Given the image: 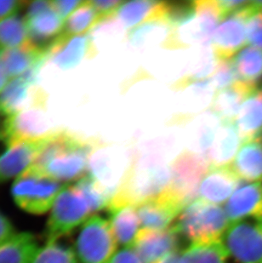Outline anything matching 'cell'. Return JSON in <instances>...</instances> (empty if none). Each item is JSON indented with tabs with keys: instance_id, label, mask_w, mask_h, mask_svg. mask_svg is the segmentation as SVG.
Returning a JSON list of instances; mask_svg holds the SVG:
<instances>
[{
	"instance_id": "obj_1",
	"label": "cell",
	"mask_w": 262,
	"mask_h": 263,
	"mask_svg": "<svg viewBox=\"0 0 262 263\" xmlns=\"http://www.w3.org/2000/svg\"><path fill=\"white\" fill-rule=\"evenodd\" d=\"M132 162L126 178L109 203V212L136 207L163 194L171 182V165L164 151L157 144L131 149Z\"/></svg>"
},
{
	"instance_id": "obj_2",
	"label": "cell",
	"mask_w": 262,
	"mask_h": 263,
	"mask_svg": "<svg viewBox=\"0 0 262 263\" xmlns=\"http://www.w3.org/2000/svg\"><path fill=\"white\" fill-rule=\"evenodd\" d=\"M99 142L67 129H57L30 167L62 184L78 181L88 175L89 158Z\"/></svg>"
},
{
	"instance_id": "obj_3",
	"label": "cell",
	"mask_w": 262,
	"mask_h": 263,
	"mask_svg": "<svg viewBox=\"0 0 262 263\" xmlns=\"http://www.w3.org/2000/svg\"><path fill=\"white\" fill-rule=\"evenodd\" d=\"M175 225L191 243H209L221 240L230 222L225 209L197 199L185 206Z\"/></svg>"
},
{
	"instance_id": "obj_4",
	"label": "cell",
	"mask_w": 262,
	"mask_h": 263,
	"mask_svg": "<svg viewBox=\"0 0 262 263\" xmlns=\"http://www.w3.org/2000/svg\"><path fill=\"white\" fill-rule=\"evenodd\" d=\"M67 184L54 181L29 167L15 179L11 195L22 210L33 215L50 211L57 196Z\"/></svg>"
},
{
	"instance_id": "obj_5",
	"label": "cell",
	"mask_w": 262,
	"mask_h": 263,
	"mask_svg": "<svg viewBox=\"0 0 262 263\" xmlns=\"http://www.w3.org/2000/svg\"><path fill=\"white\" fill-rule=\"evenodd\" d=\"M45 229L46 243H55L80 225H84L92 212L74 185H67L57 196Z\"/></svg>"
},
{
	"instance_id": "obj_6",
	"label": "cell",
	"mask_w": 262,
	"mask_h": 263,
	"mask_svg": "<svg viewBox=\"0 0 262 263\" xmlns=\"http://www.w3.org/2000/svg\"><path fill=\"white\" fill-rule=\"evenodd\" d=\"M131 162V149L125 153L118 146L100 141L89 158L88 174L111 199L124 183Z\"/></svg>"
},
{
	"instance_id": "obj_7",
	"label": "cell",
	"mask_w": 262,
	"mask_h": 263,
	"mask_svg": "<svg viewBox=\"0 0 262 263\" xmlns=\"http://www.w3.org/2000/svg\"><path fill=\"white\" fill-rule=\"evenodd\" d=\"M44 96L39 92L14 115L5 118L1 133L6 146L28 140L50 137L57 129H50L44 115Z\"/></svg>"
},
{
	"instance_id": "obj_8",
	"label": "cell",
	"mask_w": 262,
	"mask_h": 263,
	"mask_svg": "<svg viewBox=\"0 0 262 263\" xmlns=\"http://www.w3.org/2000/svg\"><path fill=\"white\" fill-rule=\"evenodd\" d=\"M116 238L109 221L90 216L82 226L76 243L79 263H111L117 250Z\"/></svg>"
},
{
	"instance_id": "obj_9",
	"label": "cell",
	"mask_w": 262,
	"mask_h": 263,
	"mask_svg": "<svg viewBox=\"0 0 262 263\" xmlns=\"http://www.w3.org/2000/svg\"><path fill=\"white\" fill-rule=\"evenodd\" d=\"M210 168L208 159L195 152L186 150L172 161L168 190L185 205L195 200L201 181Z\"/></svg>"
},
{
	"instance_id": "obj_10",
	"label": "cell",
	"mask_w": 262,
	"mask_h": 263,
	"mask_svg": "<svg viewBox=\"0 0 262 263\" xmlns=\"http://www.w3.org/2000/svg\"><path fill=\"white\" fill-rule=\"evenodd\" d=\"M221 243L235 263H262V221L232 222Z\"/></svg>"
},
{
	"instance_id": "obj_11",
	"label": "cell",
	"mask_w": 262,
	"mask_h": 263,
	"mask_svg": "<svg viewBox=\"0 0 262 263\" xmlns=\"http://www.w3.org/2000/svg\"><path fill=\"white\" fill-rule=\"evenodd\" d=\"M256 11L250 1L245 7L223 18L211 40L213 52L218 60H230L246 46L248 21Z\"/></svg>"
},
{
	"instance_id": "obj_12",
	"label": "cell",
	"mask_w": 262,
	"mask_h": 263,
	"mask_svg": "<svg viewBox=\"0 0 262 263\" xmlns=\"http://www.w3.org/2000/svg\"><path fill=\"white\" fill-rule=\"evenodd\" d=\"M185 206L166 189L159 196L144 202L136 208L142 229L163 230L171 228Z\"/></svg>"
},
{
	"instance_id": "obj_13",
	"label": "cell",
	"mask_w": 262,
	"mask_h": 263,
	"mask_svg": "<svg viewBox=\"0 0 262 263\" xmlns=\"http://www.w3.org/2000/svg\"><path fill=\"white\" fill-rule=\"evenodd\" d=\"M180 235L175 224L163 230L141 229L133 249L143 263H158L169 254L178 251Z\"/></svg>"
},
{
	"instance_id": "obj_14",
	"label": "cell",
	"mask_w": 262,
	"mask_h": 263,
	"mask_svg": "<svg viewBox=\"0 0 262 263\" xmlns=\"http://www.w3.org/2000/svg\"><path fill=\"white\" fill-rule=\"evenodd\" d=\"M49 137L28 140L6 146L7 148L0 153V183L17 178L27 171L42 151Z\"/></svg>"
},
{
	"instance_id": "obj_15",
	"label": "cell",
	"mask_w": 262,
	"mask_h": 263,
	"mask_svg": "<svg viewBox=\"0 0 262 263\" xmlns=\"http://www.w3.org/2000/svg\"><path fill=\"white\" fill-rule=\"evenodd\" d=\"M241 181L231 166L210 167L201 181L198 199L217 205L224 204L241 186Z\"/></svg>"
},
{
	"instance_id": "obj_16",
	"label": "cell",
	"mask_w": 262,
	"mask_h": 263,
	"mask_svg": "<svg viewBox=\"0 0 262 263\" xmlns=\"http://www.w3.org/2000/svg\"><path fill=\"white\" fill-rule=\"evenodd\" d=\"M95 55L94 43L88 33L67 39L58 37L49 50V57L53 63L62 70L74 68L83 60Z\"/></svg>"
},
{
	"instance_id": "obj_17",
	"label": "cell",
	"mask_w": 262,
	"mask_h": 263,
	"mask_svg": "<svg viewBox=\"0 0 262 263\" xmlns=\"http://www.w3.org/2000/svg\"><path fill=\"white\" fill-rule=\"evenodd\" d=\"M224 209L230 223L244 220L262 221V182L240 186Z\"/></svg>"
},
{
	"instance_id": "obj_18",
	"label": "cell",
	"mask_w": 262,
	"mask_h": 263,
	"mask_svg": "<svg viewBox=\"0 0 262 263\" xmlns=\"http://www.w3.org/2000/svg\"><path fill=\"white\" fill-rule=\"evenodd\" d=\"M50 48L41 47L28 41L18 47L3 50V62L10 80L21 77L35 67H42L49 57Z\"/></svg>"
},
{
	"instance_id": "obj_19",
	"label": "cell",
	"mask_w": 262,
	"mask_h": 263,
	"mask_svg": "<svg viewBox=\"0 0 262 263\" xmlns=\"http://www.w3.org/2000/svg\"><path fill=\"white\" fill-rule=\"evenodd\" d=\"M257 86L240 80L226 89L215 92L210 105V112L220 121L234 122L242 104Z\"/></svg>"
},
{
	"instance_id": "obj_20",
	"label": "cell",
	"mask_w": 262,
	"mask_h": 263,
	"mask_svg": "<svg viewBox=\"0 0 262 263\" xmlns=\"http://www.w3.org/2000/svg\"><path fill=\"white\" fill-rule=\"evenodd\" d=\"M242 142L233 122L220 121L207 156L210 167L230 166Z\"/></svg>"
},
{
	"instance_id": "obj_21",
	"label": "cell",
	"mask_w": 262,
	"mask_h": 263,
	"mask_svg": "<svg viewBox=\"0 0 262 263\" xmlns=\"http://www.w3.org/2000/svg\"><path fill=\"white\" fill-rule=\"evenodd\" d=\"M40 67H35L8 83L0 94V115L8 117L18 112L27 104L30 99V89L36 83Z\"/></svg>"
},
{
	"instance_id": "obj_22",
	"label": "cell",
	"mask_w": 262,
	"mask_h": 263,
	"mask_svg": "<svg viewBox=\"0 0 262 263\" xmlns=\"http://www.w3.org/2000/svg\"><path fill=\"white\" fill-rule=\"evenodd\" d=\"M230 166L241 181L262 182V139L242 142Z\"/></svg>"
},
{
	"instance_id": "obj_23",
	"label": "cell",
	"mask_w": 262,
	"mask_h": 263,
	"mask_svg": "<svg viewBox=\"0 0 262 263\" xmlns=\"http://www.w3.org/2000/svg\"><path fill=\"white\" fill-rule=\"evenodd\" d=\"M234 124L242 142L262 139V89H255L245 101Z\"/></svg>"
},
{
	"instance_id": "obj_24",
	"label": "cell",
	"mask_w": 262,
	"mask_h": 263,
	"mask_svg": "<svg viewBox=\"0 0 262 263\" xmlns=\"http://www.w3.org/2000/svg\"><path fill=\"white\" fill-rule=\"evenodd\" d=\"M26 22L30 41L45 48H50L60 37L64 26V20L53 9Z\"/></svg>"
},
{
	"instance_id": "obj_25",
	"label": "cell",
	"mask_w": 262,
	"mask_h": 263,
	"mask_svg": "<svg viewBox=\"0 0 262 263\" xmlns=\"http://www.w3.org/2000/svg\"><path fill=\"white\" fill-rule=\"evenodd\" d=\"M171 32V25L165 12L157 15L132 28L128 34L131 45L136 48H145L148 45L161 44L163 47Z\"/></svg>"
},
{
	"instance_id": "obj_26",
	"label": "cell",
	"mask_w": 262,
	"mask_h": 263,
	"mask_svg": "<svg viewBox=\"0 0 262 263\" xmlns=\"http://www.w3.org/2000/svg\"><path fill=\"white\" fill-rule=\"evenodd\" d=\"M109 223L117 243L124 248H133L141 222L136 207L128 206L111 211Z\"/></svg>"
},
{
	"instance_id": "obj_27",
	"label": "cell",
	"mask_w": 262,
	"mask_h": 263,
	"mask_svg": "<svg viewBox=\"0 0 262 263\" xmlns=\"http://www.w3.org/2000/svg\"><path fill=\"white\" fill-rule=\"evenodd\" d=\"M40 249L33 234L16 233L0 245V263H30Z\"/></svg>"
},
{
	"instance_id": "obj_28",
	"label": "cell",
	"mask_w": 262,
	"mask_h": 263,
	"mask_svg": "<svg viewBox=\"0 0 262 263\" xmlns=\"http://www.w3.org/2000/svg\"><path fill=\"white\" fill-rule=\"evenodd\" d=\"M165 2L149 0H136L124 2L118 9L115 15L124 28H136L137 24L145 23L149 19L165 12Z\"/></svg>"
},
{
	"instance_id": "obj_29",
	"label": "cell",
	"mask_w": 262,
	"mask_h": 263,
	"mask_svg": "<svg viewBox=\"0 0 262 263\" xmlns=\"http://www.w3.org/2000/svg\"><path fill=\"white\" fill-rule=\"evenodd\" d=\"M195 4V24L198 32V45L207 48L211 44L213 35L223 14L219 1L199 0Z\"/></svg>"
},
{
	"instance_id": "obj_30",
	"label": "cell",
	"mask_w": 262,
	"mask_h": 263,
	"mask_svg": "<svg viewBox=\"0 0 262 263\" xmlns=\"http://www.w3.org/2000/svg\"><path fill=\"white\" fill-rule=\"evenodd\" d=\"M232 62L238 80L257 86L262 80V50L245 46Z\"/></svg>"
},
{
	"instance_id": "obj_31",
	"label": "cell",
	"mask_w": 262,
	"mask_h": 263,
	"mask_svg": "<svg viewBox=\"0 0 262 263\" xmlns=\"http://www.w3.org/2000/svg\"><path fill=\"white\" fill-rule=\"evenodd\" d=\"M100 23L99 15L90 2L83 1L77 10L65 20L63 30L59 37L67 39L87 34L89 30Z\"/></svg>"
},
{
	"instance_id": "obj_32",
	"label": "cell",
	"mask_w": 262,
	"mask_h": 263,
	"mask_svg": "<svg viewBox=\"0 0 262 263\" xmlns=\"http://www.w3.org/2000/svg\"><path fill=\"white\" fill-rule=\"evenodd\" d=\"M221 240L191 243L182 253V263H232Z\"/></svg>"
},
{
	"instance_id": "obj_33",
	"label": "cell",
	"mask_w": 262,
	"mask_h": 263,
	"mask_svg": "<svg viewBox=\"0 0 262 263\" xmlns=\"http://www.w3.org/2000/svg\"><path fill=\"white\" fill-rule=\"evenodd\" d=\"M29 41L25 17L13 15L0 20V49L18 47Z\"/></svg>"
},
{
	"instance_id": "obj_34",
	"label": "cell",
	"mask_w": 262,
	"mask_h": 263,
	"mask_svg": "<svg viewBox=\"0 0 262 263\" xmlns=\"http://www.w3.org/2000/svg\"><path fill=\"white\" fill-rule=\"evenodd\" d=\"M74 186L84 197L92 213L108 207L110 197L89 174L76 181Z\"/></svg>"
},
{
	"instance_id": "obj_35",
	"label": "cell",
	"mask_w": 262,
	"mask_h": 263,
	"mask_svg": "<svg viewBox=\"0 0 262 263\" xmlns=\"http://www.w3.org/2000/svg\"><path fill=\"white\" fill-rule=\"evenodd\" d=\"M30 263H79V260L73 249L55 242L40 247Z\"/></svg>"
},
{
	"instance_id": "obj_36",
	"label": "cell",
	"mask_w": 262,
	"mask_h": 263,
	"mask_svg": "<svg viewBox=\"0 0 262 263\" xmlns=\"http://www.w3.org/2000/svg\"><path fill=\"white\" fill-rule=\"evenodd\" d=\"M237 80L233 62L231 60H218L217 66L211 78L213 88L218 91L229 87Z\"/></svg>"
},
{
	"instance_id": "obj_37",
	"label": "cell",
	"mask_w": 262,
	"mask_h": 263,
	"mask_svg": "<svg viewBox=\"0 0 262 263\" xmlns=\"http://www.w3.org/2000/svg\"><path fill=\"white\" fill-rule=\"evenodd\" d=\"M248 44L262 50V10L254 13L248 21Z\"/></svg>"
},
{
	"instance_id": "obj_38",
	"label": "cell",
	"mask_w": 262,
	"mask_h": 263,
	"mask_svg": "<svg viewBox=\"0 0 262 263\" xmlns=\"http://www.w3.org/2000/svg\"><path fill=\"white\" fill-rule=\"evenodd\" d=\"M89 2L99 15L100 23H104L105 21L114 17L118 9L124 4L120 0H93Z\"/></svg>"
},
{
	"instance_id": "obj_39",
	"label": "cell",
	"mask_w": 262,
	"mask_h": 263,
	"mask_svg": "<svg viewBox=\"0 0 262 263\" xmlns=\"http://www.w3.org/2000/svg\"><path fill=\"white\" fill-rule=\"evenodd\" d=\"M83 1L80 0H55L51 1L53 10L63 19L66 20L68 16L72 15L78 8L80 6Z\"/></svg>"
},
{
	"instance_id": "obj_40",
	"label": "cell",
	"mask_w": 262,
	"mask_h": 263,
	"mask_svg": "<svg viewBox=\"0 0 262 263\" xmlns=\"http://www.w3.org/2000/svg\"><path fill=\"white\" fill-rule=\"evenodd\" d=\"M27 1L19 0H2L0 1V20L18 15L26 7Z\"/></svg>"
},
{
	"instance_id": "obj_41",
	"label": "cell",
	"mask_w": 262,
	"mask_h": 263,
	"mask_svg": "<svg viewBox=\"0 0 262 263\" xmlns=\"http://www.w3.org/2000/svg\"><path fill=\"white\" fill-rule=\"evenodd\" d=\"M25 8L27 9L25 15L26 20L31 19V18L37 16L45 11L53 9L51 1H45V0H38V1H32V2H27V1Z\"/></svg>"
},
{
	"instance_id": "obj_42",
	"label": "cell",
	"mask_w": 262,
	"mask_h": 263,
	"mask_svg": "<svg viewBox=\"0 0 262 263\" xmlns=\"http://www.w3.org/2000/svg\"><path fill=\"white\" fill-rule=\"evenodd\" d=\"M111 263H143L133 248H123L117 251Z\"/></svg>"
},
{
	"instance_id": "obj_43",
	"label": "cell",
	"mask_w": 262,
	"mask_h": 263,
	"mask_svg": "<svg viewBox=\"0 0 262 263\" xmlns=\"http://www.w3.org/2000/svg\"><path fill=\"white\" fill-rule=\"evenodd\" d=\"M15 234V229L9 219L0 213V245L10 239Z\"/></svg>"
},
{
	"instance_id": "obj_44",
	"label": "cell",
	"mask_w": 262,
	"mask_h": 263,
	"mask_svg": "<svg viewBox=\"0 0 262 263\" xmlns=\"http://www.w3.org/2000/svg\"><path fill=\"white\" fill-rule=\"evenodd\" d=\"M2 51L3 50L0 49V94L4 90V89L6 87V85L9 83V80H10L9 77H8L7 72L5 71L4 62H3Z\"/></svg>"
},
{
	"instance_id": "obj_45",
	"label": "cell",
	"mask_w": 262,
	"mask_h": 263,
	"mask_svg": "<svg viewBox=\"0 0 262 263\" xmlns=\"http://www.w3.org/2000/svg\"><path fill=\"white\" fill-rule=\"evenodd\" d=\"M158 263H182V253L181 251H174L169 254L168 256L163 257Z\"/></svg>"
},
{
	"instance_id": "obj_46",
	"label": "cell",
	"mask_w": 262,
	"mask_h": 263,
	"mask_svg": "<svg viewBox=\"0 0 262 263\" xmlns=\"http://www.w3.org/2000/svg\"><path fill=\"white\" fill-rule=\"evenodd\" d=\"M0 140H2V133H1V129H0Z\"/></svg>"
},
{
	"instance_id": "obj_47",
	"label": "cell",
	"mask_w": 262,
	"mask_h": 263,
	"mask_svg": "<svg viewBox=\"0 0 262 263\" xmlns=\"http://www.w3.org/2000/svg\"><path fill=\"white\" fill-rule=\"evenodd\" d=\"M260 89H262V86H261V88H260Z\"/></svg>"
}]
</instances>
